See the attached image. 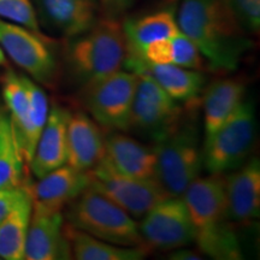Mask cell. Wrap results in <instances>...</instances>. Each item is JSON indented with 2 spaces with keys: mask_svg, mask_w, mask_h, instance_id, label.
<instances>
[{
  "mask_svg": "<svg viewBox=\"0 0 260 260\" xmlns=\"http://www.w3.org/2000/svg\"><path fill=\"white\" fill-rule=\"evenodd\" d=\"M176 19L181 32L199 48L213 73L235 71L252 47L249 34L228 0H180Z\"/></svg>",
  "mask_w": 260,
  "mask_h": 260,
  "instance_id": "6da1fadb",
  "label": "cell"
},
{
  "mask_svg": "<svg viewBox=\"0 0 260 260\" xmlns=\"http://www.w3.org/2000/svg\"><path fill=\"white\" fill-rule=\"evenodd\" d=\"M194 225L198 248L213 259L242 258L241 247L226 214L225 177L211 174L194 180L182 194Z\"/></svg>",
  "mask_w": 260,
  "mask_h": 260,
  "instance_id": "7a4b0ae2",
  "label": "cell"
},
{
  "mask_svg": "<svg viewBox=\"0 0 260 260\" xmlns=\"http://www.w3.org/2000/svg\"><path fill=\"white\" fill-rule=\"evenodd\" d=\"M125 56L123 23L118 18L103 16L89 30L71 38L67 63L75 79L84 84L121 70Z\"/></svg>",
  "mask_w": 260,
  "mask_h": 260,
  "instance_id": "3957f363",
  "label": "cell"
},
{
  "mask_svg": "<svg viewBox=\"0 0 260 260\" xmlns=\"http://www.w3.org/2000/svg\"><path fill=\"white\" fill-rule=\"evenodd\" d=\"M155 180L169 197H182L203 169L199 129L188 117L154 142Z\"/></svg>",
  "mask_w": 260,
  "mask_h": 260,
  "instance_id": "277c9868",
  "label": "cell"
},
{
  "mask_svg": "<svg viewBox=\"0 0 260 260\" xmlns=\"http://www.w3.org/2000/svg\"><path fill=\"white\" fill-rule=\"evenodd\" d=\"M70 226L104 241L119 246H146L139 223L130 214L92 188L65 207Z\"/></svg>",
  "mask_w": 260,
  "mask_h": 260,
  "instance_id": "5b68a950",
  "label": "cell"
},
{
  "mask_svg": "<svg viewBox=\"0 0 260 260\" xmlns=\"http://www.w3.org/2000/svg\"><path fill=\"white\" fill-rule=\"evenodd\" d=\"M254 107L245 100L216 132L205 136L203 167L210 174L235 170L246 161L254 145Z\"/></svg>",
  "mask_w": 260,
  "mask_h": 260,
  "instance_id": "8992f818",
  "label": "cell"
},
{
  "mask_svg": "<svg viewBox=\"0 0 260 260\" xmlns=\"http://www.w3.org/2000/svg\"><path fill=\"white\" fill-rule=\"evenodd\" d=\"M138 75L118 70L82 84L81 103L102 128L128 132Z\"/></svg>",
  "mask_w": 260,
  "mask_h": 260,
  "instance_id": "52a82bcc",
  "label": "cell"
},
{
  "mask_svg": "<svg viewBox=\"0 0 260 260\" xmlns=\"http://www.w3.org/2000/svg\"><path fill=\"white\" fill-rule=\"evenodd\" d=\"M0 47L35 82L48 88L57 86L59 64L41 32L0 18Z\"/></svg>",
  "mask_w": 260,
  "mask_h": 260,
  "instance_id": "ba28073f",
  "label": "cell"
},
{
  "mask_svg": "<svg viewBox=\"0 0 260 260\" xmlns=\"http://www.w3.org/2000/svg\"><path fill=\"white\" fill-rule=\"evenodd\" d=\"M89 174V188L115 203L134 219H141L169 198L157 180H141L117 171L104 157Z\"/></svg>",
  "mask_w": 260,
  "mask_h": 260,
  "instance_id": "9c48e42d",
  "label": "cell"
},
{
  "mask_svg": "<svg viewBox=\"0 0 260 260\" xmlns=\"http://www.w3.org/2000/svg\"><path fill=\"white\" fill-rule=\"evenodd\" d=\"M184 110L155 81L146 74L138 75L129 129L153 140L167 135L182 121Z\"/></svg>",
  "mask_w": 260,
  "mask_h": 260,
  "instance_id": "30bf717a",
  "label": "cell"
},
{
  "mask_svg": "<svg viewBox=\"0 0 260 260\" xmlns=\"http://www.w3.org/2000/svg\"><path fill=\"white\" fill-rule=\"evenodd\" d=\"M140 234L149 249L175 251L194 242L195 232L182 197H169L155 205L139 223Z\"/></svg>",
  "mask_w": 260,
  "mask_h": 260,
  "instance_id": "8fae6325",
  "label": "cell"
},
{
  "mask_svg": "<svg viewBox=\"0 0 260 260\" xmlns=\"http://www.w3.org/2000/svg\"><path fill=\"white\" fill-rule=\"evenodd\" d=\"M123 67L136 75L146 74L178 103L194 105L206 88L204 71L187 69L172 64H158L145 60L140 54L126 50Z\"/></svg>",
  "mask_w": 260,
  "mask_h": 260,
  "instance_id": "7c38bea8",
  "label": "cell"
},
{
  "mask_svg": "<svg viewBox=\"0 0 260 260\" xmlns=\"http://www.w3.org/2000/svg\"><path fill=\"white\" fill-rule=\"evenodd\" d=\"M89 188L88 171L64 164L28 186L32 209L61 212L65 207Z\"/></svg>",
  "mask_w": 260,
  "mask_h": 260,
  "instance_id": "4fadbf2b",
  "label": "cell"
},
{
  "mask_svg": "<svg viewBox=\"0 0 260 260\" xmlns=\"http://www.w3.org/2000/svg\"><path fill=\"white\" fill-rule=\"evenodd\" d=\"M39 23L67 38L83 34L99 19L98 0H34Z\"/></svg>",
  "mask_w": 260,
  "mask_h": 260,
  "instance_id": "5bb4252c",
  "label": "cell"
},
{
  "mask_svg": "<svg viewBox=\"0 0 260 260\" xmlns=\"http://www.w3.org/2000/svg\"><path fill=\"white\" fill-rule=\"evenodd\" d=\"M69 240L65 234L63 212L32 209L25 241L24 259H71Z\"/></svg>",
  "mask_w": 260,
  "mask_h": 260,
  "instance_id": "9a60e30c",
  "label": "cell"
},
{
  "mask_svg": "<svg viewBox=\"0 0 260 260\" xmlns=\"http://www.w3.org/2000/svg\"><path fill=\"white\" fill-rule=\"evenodd\" d=\"M226 214L232 223L254 222L260 214V161L252 158L225 178Z\"/></svg>",
  "mask_w": 260,
  "mask_h": 260,
  "instance_id": "2e32d148",
  "label": "cell"
},
{
  "mask_svg": "<svg viewBox=\"0 0 260 260\" xmlns=\"http://www.w3.org/2000/svg\"><path fill=\"white\" fill-rule=\"evenodd\" d=\"M105 155V136L87 112H71L67 129V164L89 171Z\"/></svg>",
  "mask_w": 260,
  "mask_h": 260,
  "instance_id": "e0dca14e",
  "label": "cell"
},
{
  "mask_svg": "<svg viewBox=\"0 0 260 260\" xmlns=\"http://www.w3.org/2000/svg\"><path fill=\"white\" fill-rule=\"evenodd\" d=\"M70 113L59 105L50 109L46 124L29 162V169L37 178L67 164V129Z\"/></svg>",
  "mask_w": 260,
  "mask_h": 260,
  "instance_id": "ac0fdd59",
  "label": "cell"
},
{
  "mask_svg": "<svg viewBox=\"0 0 260 260\" xmlns=\"http://www.w3.org/2000/svg\"><path fill=\"white\" fill-rule=\"evenodd\" d=\"M104 157L123 175L141 180H155L153 147H149L128 135L115 132L105 138Z\"/></svg>",
  "mask_w": 260,
  "mask_h": 260,
  "instance_id": "d6986e66",
  "label": "cell"
},
{
  "mask_svg": "<svg viewBox=\"0 0 260 260\" xmlns=\"http://www.w3.org/2000/svg\"><path fill=\"white\" fill-rule=\"evenodd\" d=\"M203 115L205 136L216 132L245 100L246 86L237 79H223L204 90Z\"/></svg>",
  "mask_w": 260,
  "mask_h": 260,
  "instance_id": "ffe728a7",
  "label": "cell"
},
{
  "mask_svg": "<svg viewBox=\"0 0 260 260\" xmlns=\"http://www.w3.org/2000/svg\"><path fill=\"white\" fill-rule=\"evenodd\" d=\"M71 254L77 260H141L148 255L147 246H119L94 237L65 224Z\"/></svg>",
  "mask_w": 260,
  "mask_h": 260,
  "instance_id": "44dd1931",
  "label": "cell"
},
{
  "mask_svg": "<svg viewBox=\"0 0 260 260\" xmlns=\"http://www.w3.org/2000/svg\"><path fill=\"white\" fill-rule=\"evenodd\" d=\"M135 53L151 63L172 64L199 71L207 70L206 60L199 48L181 31L171 38L151 42Z\"/></svg>",
  "mask_w": 260,
  "mask_h": 260,
  "instance_id": "7402d4cb",
  "label": "cell"
},
{
  "mask_svg": "<svg viewBox=\"0 0 260 260\" xmlns=\"http://www.w3.org/2000/svg\"><path fill=\"white\" fill-rule=\"evenodd\" d=\"M126 50L138 52L151 42L174 37L180 32L176 16L172 10H160L139 18L123 22Z\"/></svg>",
  "mask_w": 260,
  "mask_h": 260,
  "instance_id": "603a6c76",
  "label": "cell"
},
{
  "mask_svg": "<svg viewBox=\"0 0 260 260\" xmlns=\"http://www.w3.org/2000/svg\"><path fill=\"white\" fill-rule=\"evenodd\" d=\"M25 164L9 113L0 112V190L28 186Z\"/></svg>",
  "mask_w": 260,
  "mask_h": 260,
  "instance_id": "cb8c5ba5",
  "label": "cell"
},
{
  "mask_svg": "<svg viewBox=\"0 0 260 260\" xmlns=\"http://www.w3.org/2000/svg\"><path fill=\"white\" fill-rule=\"evenodd\" d=\"M32 213V201L28 193L0 222V259H24L25 241Z\"/></svg>",
  "mask_w": 260,
  "mask_h": 260,
  "instance_id": "d4e9b609",
  "label": "cell"
},
{
  "mask_svg": "<svg viewBox=\"0 0 260 260\" xmlns=\"http://www.w3.org/2000/svg\"><path fill=\"white\" fill-rule=\"evenodd\" d=\"M3 96H4L9 116L14 125L19 147L22 149L29 123V95L23 75L8 70L3 76Z\"/></svg>",
  "mask_w": 260,
  "mask_h": 260,
  "instance_id": "484cf974",
  "label": "cell"
},
{
  "mask_svg": "<svg viewBox=\"0 0 260 260\" xmlns=\"http://www.w3.org/2000/svg\"><path fill=\"white\" fill-rule=\"evenodd\" d=\"M23 80L28 90L30 109H29L27 135H25L24 142L22 145V153H23L27 165H29L32 154H34L38 140L40 138L45 124H46L50 107H48V99L46 93L41 88L40 84L35 82L34 80H31L27 75H23Z\"/></svg>",
  "mask_w": 260,
  "mask_h": 260,
  "instance_id": "4316f807",
  "label": "cell"
},
{
  "mask_svg": "<svg viewBox=\"0 0 260 260\" xmlns=\"http://www.w3.org/2000/svg\"><path fill=\"white\" fill-rule=\"evenodd\" d=\"M0 18L40 32V23L31 0H0Z\"/></svg>",
  "mask_w": 260,
  "mask_h": 260,
  "instance_id": "83f0119b",
  "label": "cell"
},
{
  "mask_svg": "<svg viewBox=\"0 0 260 260\" xmlns=\"http://www.w3.org/2000/svg\"><path fill=\"white\" fill-rule=\"evenodd\" d=\"M233 14L248 34L260 30V0H228Z\"/></svg>",
  "mask_w": 260,
  "mask_h": 260,
  "instance_id": "f1b7e54d",
  "label": "cell"
},
{
  "mask_svg": "<svg viewBox=\"0 0 260 260\" xmlns=\"http://www.w3.org/2000/svg\"><path fill=\"white\" fill-rule=\"evenodd\" d=\"M28 193V186L19 189L0 190V222Z\"/></svg>",
  "mask_w": 260,
  "mask_h": 260,
  "instance_id": "f546056e",
  "label": "cell"
},
{
  "mask_svg": "<svg viewBox=\"0 0 260 260\" xmlns=\"http://www.w3.org/2000/svg\"><path fill=\"white\" fill-rule=\"evenodd\" d=\"M135 0H98L103 16L111 18H121L134 5Z\"/></svg>",
  "mask_w": 260,
  "mask_h": 260,
  "instance_id": "4dcf8cb0",
  "label": "cell"
},
{
  "mask_svg": "<svg viewBox=\"0 0 260 260\" xmlns=\"http://www.w3.org/2000/svg\"><path fill=\"white\" fill-rule=\"evenodd\" d=\"M170 259H175V260H197V259H201V256L198 254L197 252L188 251V249H183V247H182V248L175 249V252L170 255Z\"/></svg>",
  "mask_w": 260,
  "mask_h": 260,
  "instance_id": "1f68e13d",
  "label": "cell"
},
{
  "mask_svg": "<svg viewBox=\"0 0 260 260\" xmlns=\"http://www.w3.org/2000/svg\"><path fill=\"white\" fill-rule=\"evenodd\" d=\"M6 65H8V58H6L2 47H0V67H6Z\"/></svg>",
  "mask_w": 260,
  "mask_h": 260,
  "instance_id": "d6a6232c",
  "label": "cell"
}]
</instances>
